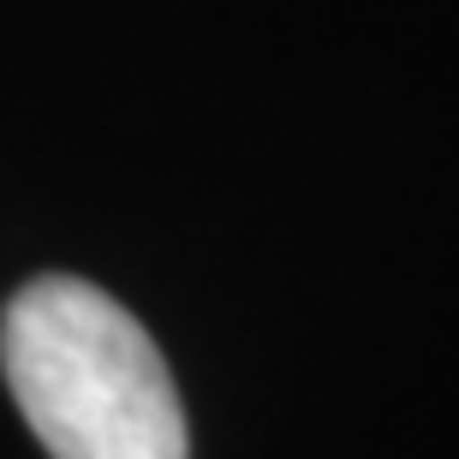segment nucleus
<instances>
[{
  "label": "nucleus",
  "instance_id": "f257e3e1",
  "mask_svg": "<svg viewBox=\"0 0 459 459\" xmlns=\"http://www.w3.org/2000/svg\"><path fill=\"white\" fill-rule=\"evenodd\" d=\"M0 370L54 459H191L168 358L132 310L78 274H42L6 305Z\"/></svg>",
  "mask_w": 459,
  "mask_h": 459
}]
</instances>
